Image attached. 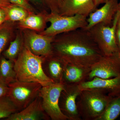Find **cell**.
<instances>
[{
  "mask_svg": "<svg viewBox=\"0 0 120 120\" xmlns=\"http://www.w3.org/2000/svg\"><path fill=\"white\" fill-rule=\"evenodd\" d=\"M120 15H119V16H118V20H117V26L120 28Z\"/></svg>",
  "mask_w": 120,
  "mask_h": 120,
  "instance_id": "1f68e13d",
  "label": "cell"
},
{
  "mask_svg": "<svg viewBox=\"0 0 120 120\" xmlns=\"http://www.w3.org/2000/svg\"><path fill=\"white\" fill-rule=\"evenodd\" d=\"M116 38L120 53V28L117 26L116 31Z\"/></svg>",
  "mask_w": 120,
  "mask_h": 120,
  "instance_id": "83f0119b",
  "label": "cell"
},
{
  "mask_svg": "<svg viewBox=\"0 0 120 120\" xmlns=\"http://www.w3.org/2000/svg\"><path fill=\"white\" fill-rule=\"evenodd\" d=\"M97 8L94 0H64L59 15L66 16L78 15L88 17Z\"/></svg>",
  "mask_w": 120,
  "mask_h": 120,
  "instance_id": "4fadbf2b",
  "label": "cell"
},
{
  "mask_svg": "<svg viewBox=\"0 0 120 120\" xmlns=\"http://www.w3.org/2000/svg\"><path fill=\"white\" fill-rule=\"evenodd\" d=\"M64 0H41L50 10V13L58 14L62 6Z\"/></svg>",
  "mask_w": 120,
  "mask_h": 120,
  "instance_id": "cb8c5ba5",
  "label": "cell"
},
{
  "mask_svg": "<svg viewBox=\"0 0 120 120\" xmlns=\"http://www.w3.org/2000/svg\"><path fill=\"white\" fill-rule=\"evenodd\" d=\"M79 87L81 90L100 89L110 96L116 97L120 95V75L116 77L106 79L94 77L80 84Z\"/></svg>",
  "mask_w": 120,
  "mask_h": 120,
  "instance_id": "7c38bea8",
  "label": "cell"
},
{
  "mask_svg": "<svg viewBox=\"0 0 120 120\" xmlns=\"http://www.w3.org/2000/svg\"><path fill=\"white\" fill-rule=\"evenodd\" d=\"M48 14L30 13L26 19L19 22L18 26L23 30H30L41 32L45 30Z\"/></svg>",
  "mask_w": 120,
  "mask_h": 120,
  "instance_id": "e0dca14e",
  "label": "cell"
},
{
  "mask_svg": "<svg viewBox=\"0 0 120 120\" xmlns=\"http://www.w3.org/2000/svg\"><path fill=\"white\" fill-rule=\"evenodd\" d=\"M120 13L118 11L112 26H107L101 23L88 30L104 56L120 52L116 38V29Z\"/></svg>",
  "mask_w": 120,
  "mask_h": 120,
  "instance_id": "277c9868",
  "label": "cell"
},
{
  "mask_svg": "<svg viewBox=\"0 0 120 120\" xmlns=\"http://www.w3.org/2000/svg\"><path fill=\"white\" fill-rule=\"evenodd\" d=\"M120 115V95L112 97L102 113L96 120H114Z\"/></svg>",
  "mask_w": 120,
  "mask_h": 120,
  "instance_id": "d6986e66",
  "label": "cell"
},
{
  "mask_svg": "<svg viewBox=\"0 0 120 120\" xmlns=\"http://www.w3.org/2000/svg\"><path fill=\"white\" fill-rule=\"evenodd\" d=\"M24 45L23 39L19 34L11 42L8 48L3 53L5 58L15 62L21 52Z\"/></svg>",
  "mask_w": 120,
  "mask_h": 120,
  "instance_id": "ffe728a7",
  "label": "cell"
},
{
  "mask_svg": "<svg viewBox=\"0 0 120 120\" xmlns=\"http://www.w3.org/2000/svg\"><path fill=\"white\" fill-rule=\"evenodd\" d=\"M118 0H107L103 7L96 9L88 16L87 25L85 29L88 30L97 24L102 23L111 26L118 10Z\"/></svg>",
  "mask_w": 120,
  "mask_h": 120,
  "instance_id": "8fae6325",
  "label": "cell"
},
{
  "mask_svg": "<svg viewBox=\"0 0 120 120\" xmlns=\"http://www.w3.org/2000/svg\"><path fill=\"white\" fill-rule=\"evenodd\" d=\"M43 57L32 53L24 45L14 62L17 80L38 83L42 86L53 83L43 71Z\"/></svg>",
  "mask_w": 120,
  "mask_h": 120,
  "instance_id": "7a4b0ae2",
  "label": "cell"
},
{
  "mask_svg": "<svg viewBox=\"0 0 120 120\" xmlns=\"http://www.w3.org/2000/svg\"><path fill=\"white\" fill-rule=\"evenodd\" d=\"M112 97L100 89L82 90L76 99L77 110L81 120H97Z\"/></svg>",
  "mask_w": 120,
  "mask_h": 120,
  "instance_id": "3957f363",
  "label": "cell"
},
{
  "mask_svg": "<svg viewBox=\"0 0 120 120\" xmlns=\"http://www.w3.org/2000/svg\"><path fill=\"white\" fill-rule=\"evenodd\" d=\"M13 23L7 21L0 26V56L13 34Z\"/></svg>",
  "mask_w": 120,
  "mask_h": 120,
  "instance_id": "7402d4cb",
  "label": "cell"
},
{
  "mask_svg": "<svg viewBox=\"0 0 120 120\" xmlns=\"http://www.w3.org/2000/svg\"><path fill=\"white\" fill-rule=\"evenodd\" d=\"M87 17L80 15L66 16L50 13L47 17V22L50 23V26L40 34L55 37L80 28H85L87 25Z\"/></svg>",
  "mask_w": 120,
  "mask_h": 120,
  "instance_id": "5b68a950",
  "label": "cell"
},
{
  "mask_svg": "<svg viewBox=\"0 0 120 120\" xmlns=\"http://www.w3.org/2000/svg\"><path fill=\"white\" fill-rule=\"evenodd\" d=\"M14 62L5 57L0 58V80L7 85L17 80Z\"/></svg>",
  "mask_w": 120,
  "mask_h": 120,
  "instance_id": "ac0fdd59",
  "label": "cell"
},
{
  "mask_svg": "<svg viewBox=\"0 0 120 120\" xmlns=\"http://www.w3.org/2000/svg\"><path fill=\"white\" fill-rule=\"evenodd\" d=\"M7 95L17 108L21 111L38 96L42 86L35 82L16 81L9 84Z\"/></svg>",
  "mask_w": 120,
  "mask_h": 120,
  "instance_id": "8992f818",
  "label": "cell"
},
{
  "mask_svg": "<svg viewBox=\"0 0 120 120\" xmlns=\"http://www.w3.org/2000/svg\"><path fill=\"white\" fill-rule=\"evenodd\" d=\"M24 30V45L32 53L45 57L52 53V42L55 37L37 34L32 30Z\"/></svg>",
  "mask_w": 120,
  "mask_h": 120,
  "instance_id": "9c48e42d",
  "label": "cell"
},
{
  "mask_svg": "<svg viewBox=\"0 0 120 120\" xmlns=\"http://www.w3.org/2000/svg\"><path fill=\"white\" fill-rule=\"evenodd\" d=\"M6 120H50L44 111L41 98L38 95L27 107L12 114Z\"/></svg>",
  "mask_w": 120,
  "mask_h": 120,
  "instance_id": "5bb4252c",
  "label": "cell"
},
{
  "mask_svg": "<svg viewBox=\"0 0 120 120\" xmlns=\"http://www.w3.org/2000/svg\"></svg>",
  "mask_w": 120,
  "mask_h": 120,
  "instance_id": "836d02e7",
  "label": "cell"
},
{
  "mask_svg": "<svg viewBox=\"0 0 120 120\" xmlns=\"http://www.w3.org/2000/svg\"><path fill=\"white\" fill-rule=\"evenodd\" d=\"M52 51L67 63L90 67L104 56L85 28L56 35L52 42Z\"/></svg>",
  "mask_w": 120,
  "mask_h": 120,
  "instance_id": "6da1fadb",
  "label": "cell"
},
{
  "mask_svg": "<svg viewBox=\"0 0 120 120\" xmlns=\"http://www.w3.org/2000/svg\"><path fill=\"white\" fill-rule=\"evenodd\" d=\"M64 86L61 83H52L41 88L39 95L44 111L52 120H68L59 106V99Z\"/></svg>",
  "mask_w": 120,
  "mask_h": 120,
  "instance_id": "52a82bcc",
  "label": "cell"
},
{
  "mask_svg": "<svg viewBox=\"0 0 120 120\" xmlns=\"http://www.w3.org/2000/svg\"><path fill=\"white\" fill-rule=\"evenodd\" d=\"M43 57L42 68L45 74L53 83H61L67 62L52 53Z\"/></svg>",
  "mask_w": 120,
  "mask_h": 120,
  "instance_id": "2e32d148",
  "label": "cell"
},
{
  "mask_svg": "<svg viewBox=\"0 0 120 120\" xmlns=\"http://www.w3.org/2000/svg\"><path fill=\"white\" fill-rule=\"evenodd\" d=\"M17 112V108L7 95L0 98V119H6Z\"/></svg>",
  "mask_w": 120,
  "mask_h": 120,
  "instance_id": "603a6c76",
  "label": "cell"
},
{
  "mask_svg": "<svg viewBox=\"0 0 120 120\" xmlns=\"http://www.w3.org/2000/svg\"><path fill=\"white\" fill-rule=\"evenodd\" d=\"M7 21V14L6 10L0 7V26Z\"/></svg>",
  "mask_w": 120,
  "mask_h": 120,
  "instance_id": "4316f807",
  "label": "cell"
},
{
  "mask_svg": "<svg viewBox=\"0 0 120 120\" xmlns=\"http://www.w3.org/2000/svg\"><path fill=\"white\" fill-rule=\"evenodd\" d=\"M10 3L25 8L30 13H37L33 7L27 2L26 0H8Z\"/></svg>",
  "mask_w": 120,
  "mask_h": 120,
  "instance_id": "d4e9b609",
  "label": "cell"
},
{
  "mask_svg": "<svg viewBox=\"0 0 120 120\" xmlns=\"http://www.w3.org/2000/svg\"><path fill=\"white\" fill-rule=\"evenodd\" d=\"M107 0H94L95 5L97 7L101 4H105Z\"/></svg>",
  "mask_w": 120,
  "mask_h": 120,
  "instance_id": "f546056e",
  "label": "cell"
},
{
  "mask_svg": "<svg viewBox=\"0 0 120 120\" xmlns=\"http://www.w3.org/2000/svg\"><path fill=\"white\" fill-rule=\"evenodd\" d=\"M120 75V52H117L109 56H103L94 64L91 67L88 80L94 77L110 79Z\"/></svg>",
  "mask_w": 120,
  "mask_h": 120,
  "instance_id": "ba28073f",
  "label": "cell"
},
{
  "mask_svg": "<svg viewBox=\"0 0 120 120\" xmlns=\"http://www.w3.org/2000/svg\"><path fill=\"white\" fill-rule=\"evenodd\" d=\"M59 99L60 109L68 120H82L76 105V99L82 90L78 85L64 86Z\"/></svg>",
  "mask_w": 120,
  "mask_h": 120,
  "instance_id": "30bf717a",
  "label": "cell"
},
{
  "mask_svg": "<svg viewBox=\"0 0 120 120\" xmlns=\"http://www.w3.org/2000/svg\"><path fill=\"white\" fill-rule=\"evenodd\" d=\"M11 4L8 0H0V7L6 9Z\"/></svg>",
  "mask_w": 120,
  "mask_h": 120,
  "instance_id": "f1b7e54d",
  "label": "cell"
},
{
  "mask_svg": "<svg viewBox=\"0 0 120 120\" xmlns=\"http://www.w3.org/2000/svg\"><path fill=\"white\" fill-rule=\"evenodd\" d=\"M7 21L13 22L23 20L30 13L25 8L11 4L5 9Z\"/></svg>",
  "mask_w": 120,
  "mask_h": 120,
  "instance_id": "44dd1931",
  "label": "cell"
},
{
  "mask_svg": "<svg viewBox=\"0 0 120 120\" xmlns=\"http://www.w3.org/2000/svg\"><path fill=\"white\" fill-rule=\"evenodd\" d=\"M8 90V85L0 80V98L7 95Z\"/></svg>",
  "mask_w": 120,
  "mask_h": 120,
  "instance_id": "484cf974",
  "label": "cell"
},
{
  "mask_svg": "<svg viewBox=\"0 0 120 120\" xmlns=\"http://www.w3.org/2000/svg\"><path fill=\"white\" fill-rule=\"evenodd\" d=\"M118 11H120V2L118 3Z\"/></svg>",
  "mask_w": 120,
  "mask_h": 120,
  "instance_id": "d6a6232c",
  "label": "cell"
},
{
  "mask_svg": "<svg viewBox=\"0 0 120 120\" xmlns=\"http://www.w3.org/2000/svg\"><path fill=\"white\" fill-rule=\"evenodd\" d=\"M91 67L67 63L65 67L61 83L64 86L79 85L88 81Z\"/></svg>",
  "mask_w": 120,
  "mask_h": 120,
  "instance_id": "9a60e30c",
  "label": "cell"
},
{
  "mask_svg": "<svg viewBox=\"0 0 120 120\" xmlns=\"http://www.w3.org/2000/svg\"><path fill=\"white\" fill-rule=\"evenodd\" d=\"M28 0L37 4H40L42 2L41 0Z\"/></svg>",
  "mask_w": 120,
  "mask_h": 120,
  "instance_id": "4dcf8cb0",
  "label": "cell"
}]
</instances>
